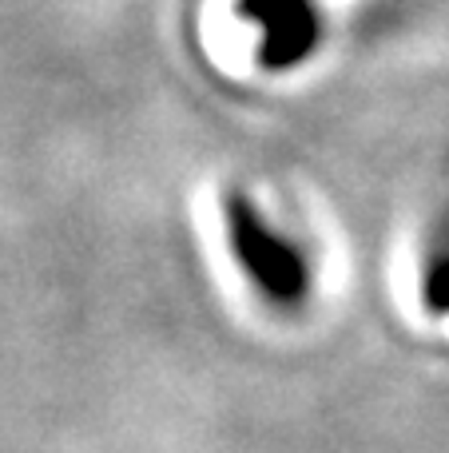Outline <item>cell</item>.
Returning a JSON list of instances; mask_svg holds the SVG:
<instances>
[{"instance_id":"cell-1","label":"cell","mask_w":449,"mask_h":453,"mask_svg":"<svg viewBox=\"0 0 449 453\" xmlns=\"http://www.w3.org/2000/svg\"><path fill=\"white\" fill-rule=\"evenodd\" d=\"M227 219V242L239 271L251 279L267 303L275 306H302L310 295V263L294 239H286L267 215L255 207L247 191H227L223 199Z\"/></svg>"},{"instance_id":"cell-2","label":"cell","mask_w":449,"mask_h":453,"mask_svg":"<svg viewBox=\"0 0 449 453\" xmlns=\"http://www.w3.org/2000/svg\"><path fill=\"white\" fill-rule=\"evenodd\" d=\"M422 306L434 319H445L449 314V211L438 223L430 250H426V263H422Z\"/></svg>"}]
</instances>
